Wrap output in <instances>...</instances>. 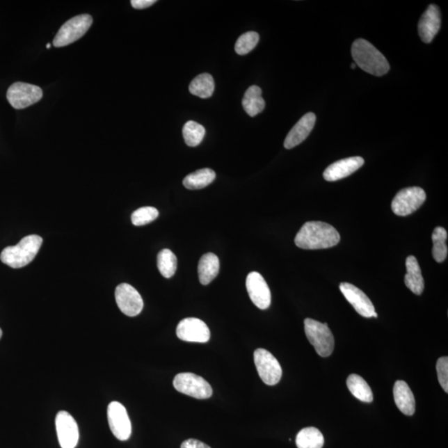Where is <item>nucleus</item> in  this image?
Returning a JSON list of instances; mask_svg holds the SVG:
<instances>
[{"label": "nucleus", "mask_w": 448, "mask_h": 448, "mask_svg": "<svg viewBox=\"0 0 448 448\" xmlns=\"http://www.w3.org/2000/svg\"><path fill=\"white\" fill-rule=\"evenodd\" d=\"M324 442L321 431L314 426L301 429L296 435V443L298 448H322Z\"/></svg>", "instance_id": "b1692460"}, {"label": "nucleus", "mask_w": 448, "mask_h": 448, "mask_svg": "<svg viewBox=\"0 0 448 448\" xmlns=\"http://www.w3.org/2000/svg\"><path fill=\"white\" fill-rule=\"evenodd\" d=\"M42 90L38 86L25 83H15L8 89L7 99L17 110L27 109L42 98Z\"/></svg>", "instance_id": "1a4fd4ad"}, {"label": "nucleus", "mask_w": 448, "mask_h": 448, "mask_svg": "<svg viewBox=\"0 0 448 448\" xmlns=\"http://www.w3.org/2000/svg\"><path fill=\"white\" fill-rule=\"evenodd\" d=\"M42 239L38 235L25 237L15 246L4 248L0 254L3 264L12 269H21L30 264L42 246Z\"/></svg>", "instance_id": "7ed1b4c3"}, {"label": "nucleus", "mask_w": 448, "mask_h": 448, "mask_svg": "<svg viewBox=\"0 0 448 448\" xmlns=\"http://www.w3.org/2000/svg\"><path fill=\"white\" fill-rule=\"evenodd\" d=\"M46 47H47V49H49V47H51V45H50V44H47Z\"/></svg>", "instance_id": "4c0bfd02"}, {"label": "nucleus", "mask_w": 448, "mask_h": 448, "mask_svg": "<svg viewBox=\"0 0 448 448\" xmlns=\"http://www.w3.org/2000/svg\"><path fill=\"white\" fill-rule=\"evenodd\" d=\"M2 335H3L2 330L0 329V339H1Z\"/></svg>", "instance_id": "c9c22d12"}, {"label": "nucleus", "mask_w": 448, "mask_h": 448, "mask_svg": "<svg viewBox=\"0 0 448 448\" xmlns=\"http://www.w3.org/2000/svg\"><path fill=\"white\" fill-rule=\"evenodd\" d=\"M214 80L209 73L197 76L189 84V92L200 98H209L214 92Z\"/></svg>", "instance_id": "a878e982"}, {"label": "nucleus", "mask_w": 448, "mask_h": 448, "mask_svg": "<svg viewBox=\"0 0 448 448\" xmlns=\"http://www.w3.org/2000/svg\"><path fill=\"white\" fill-rule=\"evenodd\" d=\"M304 324L305 335L317 354L321 357H328L333 354L335 339L328 325L311 318L305 319Z\"/></svg>", "instance_id": "20e7f679"}, {"label": "nucleus", "mask_w": 448, "mask_h": 448, "mask_svg": "<svg viewBox=\"0 0 448 448\" xmlns=\"http://www.w3.org/2000/svg\"><path fill=\"white\" fill-rule=\"evenodd\" d=\"M394 398L396 406L403 415L412 416L415 413V399L408 383L403 381H396L394 386Z\"/></svg>", "instance_id": "6ab92c4d"}, {"label": "nucleus", "mask_w": 448, "mask_h": 448, "mask_svg": "<svg viewBox=\"0 0 448 448\" xmlns=\"http://www.w3.org/2000/svg\"><path fill=\"white\" fill-rule=\"evenodd\" d=\"M426 199V193L420 187L403 189L392 201L391 209L398 216H408L419 209Z\"/></svg>", "instance_id": "0eeeda50"}, {"label": "nucleus", "mask_w": 448, "mask_h": 448, "mask_svg": "<svg viewBox=\"0 0 448 448\" xmlns=\"http://www.w3.org/2000/svg\"><path fill=\"white\" fill-rule=\"evenodd\" d=\"M156 3V0H131V1L132 7L136 10H144V8L152 6Z\"/></svg>", "instance_id": "72a5a7b5"}, {"label": "nucleus", "mask_w": 448, "mask_h": 448, "mask_svg": "<svg viewBox=\"0 0 448 448\" xmlns=\"http://www.w3.org/2000/svg\"><path fill=\"white\" fill-rule=\"evenodd\" d=\"M178 338L186 342L207 343L210 339V330L200 319L189 317L181 321L176 329Z\"/></svg>", "instance_id": "ddd939ff"}, {"label": "nucleus", "mask_w": 448, "mask_h": 448, "mask_svg": "<svg viewBox=\"0 0 448 448\" xmlns=\"http://www.w3.org/2000/svg\"><path fill=\"white\" fill-rule=\"evenodd\" d=\"M339 232L329 223L312 221L304 223L297 232L295 243L305 250L330 248L339 243Z\"/></svg>", "instance_id": "f257e3e1"}, {"label": "nucleus", "mask_w": 448, "mask_h": 448, "mask_svg": "<svg viewBox=\"0 0 448 448\" xmlns=\"http://www.w3.org/2000/svg\"><path fill=\"white\" fill-rule=\"evenodd\" d=\"M351 67L352 69H355L356 67V64L355 63H352Z\"/></svg>", "instance_id": "f704fd0d"}, {"label": "nucleus", "mask_w": 448, "mask_h": 448, "mask_svg": "<svg viewBox=\"0 0 448 448\" xmlns=\"http://www.w3.org/2000/svg\"><path fill=\"white\" fill-rule=\"evenodd\" d=\"M317 116L312 112L305 114L291 129L284 141V147L290 150L303 143L313 130Z\"/></svg>", "instance_id": "a211bd4d"}, {"label": "nucleus", "mask_w": 448, "mask_h": 448, "mask_svg": "<svg viewBox=\"0 0 448 448\" xmlns=\"http://www.w3.org/2000/svg\"><path fill=\"white\" fill-rule=\"evenodd\" d=\"M441 27V13L435 4H430L419 22V33L422 41L430 44Z\"/></svg>", "instance_id": "dca6fc26"}, {"label": "nucleus", "mask_w": 448, "mask_h": 448, "mask_svg": "<svg viewBox=\"0 0 448 448\" xmlns=\"http://www.w3.org/2000/svg\"><path fill=\"white\" fill-rule=\"evenodd\" d=\"M219 273V259L214 253L205 254L200 258L198 273L202 285H208Z\"/></svg>", "instance_id": "412c9836"}, {"label": "nucleus", "mask_w": 448, "mask_h": 448, "mask_svg": "<svg viewBox=\"0 0 448 448\" xmlns=\"http://www.w3.org/2000/svg\"><path fill=\"white\" fill-rule=\"evenodd\" d=\"M205 129L202 125L189 120L184 124L183 127V136L185 143L191 147H195L199 145L205 136Z\"/></svg>", "instance_id": "c85d7f7f"}, {"label": "nucleus", "mask_w": 448, "mask_h": 448, "mask_svg": "<svg viewBox=\"0 0 448 448\" xmlns=\"http://www.w3.org/2000/svg\"><path fill=\"white\" fill-rule=\"evenodd\" d=\"M437 373L438 381L443 389L448 393V358L447 356L441 357L437 362Z\"/></svg>", "instance_id": "2f4dec72"}, {"label": "nucleus", "mask_w": 448, "mask_h": 448, "mask_svg": "<svg viewBox=\"0 0 448 448\" xmlns=\"http://www.w3.org/2000/svg\"><path fill=\"white\" fill-rule=\"evenodd\" d=\"M180 448H211L209 446L205 445V443L202 442L201 441L197 440V439H188L185 440L182 445H181Z\"/></svg>", "instance_id": "473e14b6"}, {"label": "nucleus", "mask_w": 448, "mask_h": 448, "mask_svg": "<svg viewBox=\"0 0 448 448\" xmlns=\"http://www.w3.org/2000/svg\"><path fill=\"white\" fill-rule=\"evenodd\" d=\"M55 424L60 446L62 448H75L79 440V429L70 413L58 412Z\"/></svg>", "instance_id": "f8f14e48"}, {"label": "nucleus", "mask_w": 448, "mask_h": 448, "mask_svg": "<svg viewBox=\"0 0 448 448\" xmlns=\"http://www.w3.org/2000/svg\"><path fill=\"white\" fill-rule=\"evenodd\" d=\"M347 387L351 393L362 402L372 403L374 395L371 389L363 378L353 374L347 378Z\"/></svg>", "instance_id": "5701e85b"}, {"label": "nucleus", "mask_w": 448, "mask_h": 448, "mask_svg": "<svg viewBox=\"0 0 448 448\" xmlns=\"http://www.w3.org/2000/svg\"><path fill=\"white\" fill-rule=\"evenodd\" d=\"M432 239L433 243V256L435 261L441 264L447 257V232L445 227H437L435 228Z\"/></svg>", "instance_id": "bb28decb"}, {"label": "nucleus", "mask_w": 448, "mask_h": 448, "mask_svg": "<svg viewBox=\"0 0 448 448\" xmlns=\"http://www.w3.org/2000/svg\"><path fill=\"white\" fill-rule=\"evenodd\" d=\"M259 42V34L256 32H247L241 35L235 45V51L243 56L255 49Z\"/></svg>", "instance_id": "c756f323"}, {"label": "nucleus", "mask_w": 448, "mask_h": 448, "mask_svg": "<svg viewBox=\"0 0 448 448\" xmlns=\"http://www.w3.org/2000/svg\"><path fill=\"white\" fill-rule=\"evenodd\" d=\"M340 291L346 299L355 308L357 313L365 318H371L376 313L372 301L365 293L351 283L342 282L339 285Z\"/></svg>", "instance_id": "2eb2a0df"}, {"label": "nucleus", "mask_w": 448, "mask_h": 448, "mask_svg": "<svg viewBox=\"0 0 448 448\" xmlns=\"http://www.w3.org/2000/svg\"><path fill=\"white\" fill-rule=\"evenodd\" d=\"M254 363L261 380L266 385L273 386L278 385L281 381L282 376L281 365L269 351L264 349H257L254 352Z\"/></svg>", "instance_id": "6e6552de"}, {"label": "nucleus", "mask_w": 448, "mask_h": 448, "mask_svg": "<svg viewBox=\"0 0 448 448\" xmlns=\"http://www.w3.org/2000/svg\"><path fill=\"white\" fill-rule=\"evenodd\" d=\"M115 297L120 312L127 317L138 316L143 310V299L134 287L122 283L115 288Z\"/></svg>", "instance_id": "9b49d317"}, {"label": "nucleus", "mask_w": 448, "mask_h": 448, "mask_svg": "<svg viewBox=\"0 0 448 448\" xmlns=\"http://www.w3.org/2000/svg\"><path fill=\"white\" fill-rule=\"evenodd\" d=\"M376 317V318H377V317H378V314H377L376 312V313H374V317Z\"/></svg>", "instance_id": "e433bc0d"}, {"label": "nucleus", "mask_w": 448, "mask_h": 448, "mask_svg": "<svg viewBox=\"0 0 448 448\" xmlns=\"http://www.w3.org/2000/svg\"><path fill=\"white\" fill-rule=\"evenodd\" d=\"M364 163V159L360 157L340 159L326 168L323 177L330 182L346 178L358 170Z\"/></svg>", "instance_id": "f3484780"}, {"label": "nucleus", "mask_w": 448, "mask_h": 448, "mask_svg": "<svg viewBox=\"0 0 448 448\" xmlns=\"http://www.w3.org/2000/svg\"><path fill=\"white\" fill-rule=\"evenodd\" d=\"M246 287L250 299L257 307L266 310L270 307L271 301L270 288L259 273L253 271L248 275Z\"/></svg>", "instance_id": "4468645a"}, {"label": "nucleus", "mask_w": 448, "mask_h": 448, "mask_svg": "<svg viewBox=\"0 0 448 448\" xmlns=\"http://www.w3.org/2000/svg\"><path fill=\"white\" fill-rule=\"evenodd\" d=\"M93 22V17L89 15L73 17L59 29L54 40V47H65L80 40L88 31Z\"/></svg>", "instance_id": "39448f33"}, {"label": "nucleus", "mask_w": 448, "mask_h": 448, "mask_svg": "<svg viewBox=\"0 0 448 448\" xmlns=\"http://www.w3.org/2000/svg\"><path fill=\"white\" fill-rule=\"evenodd\" d=\"M215 178H216L215 172L206 168V169L196 170L187 175L183 180V184L185 188L195 191V189H201L208 186L214 182Z\"/></svg>", "instance_id": "393cba45"}, {"label": "nucleus", "mask_w": 448, "mask_h": 448, "mask_svg": "<svg viewBox=\"0 0 448 448\" xmlns=\"http://www.w3.org/2000/svg\"><path fill=\"white\" fill-rule=\"evenodd\" d=\"M351 54L356 66L369 74L381 77L390 71V64L385 56L363 38H359L352 45Z\"/></svg>", "instance_id": "f03ea898"}, {"label": "nucleus", "mask_w": 448, "mask_h": 448, "mask_svg": "<svg viewBox=\"0 0 448 448\" xmlns=\"http://www.w3.org/2000/svg\"><path fill=\"white\" fill-rule=\"evenodd\" d=\"M407 274L405 275V285L416 295H421L424 290V280L419 262L415 257L409 256L406 259Z\"/></svg>", "instance_id": "aec40b11"}, {"label": "nucleus", "mask_w": 448, "mask_h": 448, "mask_svg": "<svg viewBox=\"0 0 448 448\" xmlns=\"http://www.w3.org/2000/svg\"><path fill=\"white\" fill-rule=\"evenodd\" d=\"M175 389L181 394L198 399H209L213 395L212 387L204 378L192 373H180L174 378Z\"/></svg>", "instance_id": "423d86ee"}, {"label": "nucleus", "mask_w": 448, "mask_h": 448, "mask_svg": "<svg viewBox=\"0 0 448 448\" xmlns=\"http://www.w3.org/2000/svg\"><path fill=\"white\" fill-rule=\"evenodd\" d=\"M159 211L154 207H143L138 209L131 215V222L135 226H143L158 218Z\"/></svg>", "instance_id": "7c9ffc66"}, {"label": "nucleus", "mask_w": 448, "mask_h": 448, "mask_svg": "<svg viewBox=\"0 0 448 448\" xmlns=\"http://www.w3.org/2000/svg\"><path fill=\"white\" fill-rule=\"evenodd\" d=\"M243 106L248 115L254 118L264 110L266 103L262 97V89L257 86H252L244 94Z\"/></svg>", "instance_id": "4be33fe9"}, {"label": "nucleus", "mask_w": 448, "mask_h": 448, "mask_svg": "<svg viewBox=\"0 0 448 448\" xmlns=\"http://www.w3.org/2000/svg\"><path fill=\"white\" fill-rule=\"evenodd\" d=\"M107 419L114 436L120 441H127L131 435V423L126 408L119 402H111L107 408Z\"/></svg>", "instance_id": "9d476101"}, {"label": "nucleus", "mask_w": 448, "mask_h": 448, "mask_svg": "<svg viewBox=\"0 0 448 448\" xmlns=\"http://www.w3.org/2000/svg\"><path fill=\"white\" fill-rule=\"evenodd\" d=\"M157 266L163 278H171L177 269V258L170 249H163L157 257Z\"/></svg>", "instance_id": "cd10ccee"}]
</instances>
